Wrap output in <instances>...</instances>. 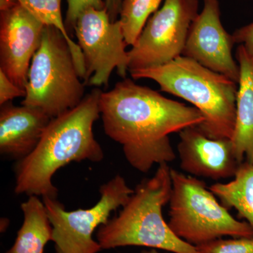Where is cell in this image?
Here are the masks:
<instances>
[{
  "label": "cell",
  "mask_w": 253,
  "mask_h": 253,
  "mask_svg": "<svg viewBox=\"0 0 253 253\" xmlns=\"http://www.w3.org/2000/svg\"><path fill=\"white\" fill-rule=\"evenodd\" d=\"M99 105L106 135L122 146L126 161L143 173L155 164L175 160L169 134L205 121L194 106L168 99L128 78L102 91Z\"/></svg>",
  "instance_id": "1"
},
{
  "label": "cell",
  "mask_w": 253,
  "mask_h": 253,
  "mask_svg": "<svg viewBox=\"0 0 253 253\" xmlns=\"http://www.w3.org/2000/svg\"><path fill=\"white\" fill-rule=\"evenodd\" d=\"M221 204L234 208L253 227V163H241L233 180L209 186Z\"/></svg>",
  "instance_id": "16"
},
{
  "label": "cell",
  "mask_w": 253,
  "mask_h": 253,
  "mask_svg": "<svg viewBox=\"0 0 253 253\" xmlns=\"http://www.w3.org/2000/svg\"><path fill=\"white\" fill-rule=\"evenodd\" d=\"M105 6L107 10L111 22L118 21V16L121 12L123 0H105Z\"/></svg>",
  "instance_id": "23"
},
{
  "label": "cell",
  "mask_w": 253,
  "mask_h": 253,
  "mask_svg": "<svg viewBox=\"0 0 253 253\" xmlns=\"http://www.w3.org/2000/svg\"><path fill=\"white\" fill-rule=\"evenodd\" d=\"M232 37L234 43L244 46L250 57L253 59V23L236 30Z\"/></svg>",
  "instance_id": "22"
},
{
  "label": "cell",
  "mask_w": 253,
  "mask_h": 253,
  "mask_svg": "<svg viewBox=\"0 0 253 253\" xmlns=\"http://www.w3.org/2000/svg\"><path fill=\"white\" fill-rule=\"evenodd\" d=\"M236 59L240 68V79L236 99L235 128L231 142L239 163H253V59L244 46L239 45Z\"/></svg>",
  "instance_id": "14"
},
{
  "label": "cell",
  "mask_w": 253,
  "mask_h": 253,
  "mask_svg": "<svg viewBox=\"0 0 253 253\" xmlns=\"http://www.w3.org/2000/svg\"><path fill=\"white\" fill-rule=\"evenodd\" d=\"M122 176L116 175L100 187V200L89 209L67 211L56 199L42 198L53 228L56 253H97L101 247L93 233L106 224L111 213L123 208L134 193Z\"/></svg>",
  "instance_id": "7"
},
{
  "label": "cell",
  "mask_w": 253,
  "mask_h": 253,
  "mask_svg": "<svg viewBox=\"0 0 253 253\" xmlns=\"http://www.w3.org/2000/svg\"><path fill=\"white\" fill-rule=\"evenodd\" d=\"M196 248L202 253H253V237L219 239Z\"/></svg>",
  "instance_id": "19"
},
{
  "label": "cell",
  "mask_w": 253,
  "mask_h": 253,
  "mask_svg": "<svg viewBox=\"0 0 253 253\" xmlns=\"http://www.w3.org/2000/svg\"><path fill=\"white\" fill-rule=\"evenodd\" d=\"M199 6V0H165L128 51L129 72L163 66L182 56Z\"/></svg>",
  "instance_id": "8"
},
{
  "label": "cell",
  "mask_w": 253,
  "mask_h": 253,
  "mask_svg": "<svg viewBox=\"0 0 253 253\" xmlns=\"http://www.w3.org/2000/svg\"><path fill=\"white\" fill-rule=\"evenodd\" d=\"M102 91L94 89L74 109L52 118L36 149L14 167L16 194L56 199L58 189L52 178L71 162H101L104 153L93 132L101 116Z\"/></svg>",
  "instance_id": "2"
},
{
  "label": "cell",
  "mask_w": 253,
  "mask_h": 253,
  "mask_svg": "<svg viewBox=\"0 0 253 253\" xmlns=\"http://www.w3.org/2000/svg\"><path fill=\"white\" fill-rule=\"evenodd\" d=\"M177 151L182 170L214 181L234 177L241 164L234 155L231 139L208 137L198 126H189L179 132Z\"/></svg>",
  "instance_id": "12"
},
{
  "label": "cell",
  "mask_w": 253,
  "mask_h": 253,
  "mask_svg": "<svg viewBox=\"0 0 253 253\" xmlns=\"http://www.w3.org/2000/svg\"><path fill=\"white\" fill-rule=\"evenodd\" d=\"M74 33L85 63L84 84L109 85L115 68L121 77L126 78L129 71L127 45L119 20L111 22L106 8L84 10L78 18Z\"/></svg>",
  "instance_id": "9"
},
{
  "label": "cell",
  "mask_w": 253,
  "mask_h": 253,
  "mask_svg": "<svg viewBox=\"0 0 253 253\" xmlns=\"http://www.w3.org/2000/svg\"><path fill=\"white\" fill-rule=\"evenodd\" d=\"M68 10L64 19L65 27L72 38L80 15L88 8L101 10L106 8L103 0H67Z\"/></svg>",
  "instance_id": "20"
},
{
  "label": "cell",
  "mask_w": 253,
  "mask_h": 253,
  "mask_svg": "<svg viewBox=\"0 0 253 253\" xmlns=\"http://www.w3.org/2000/svg\"><path fill=\"white\" fill-rule=\"evenodd\" d=\"M26 96V91L14 84L2 71L0 70V105L12 101L15 98Z\"/></svg>",
  "instance_id": "21"
},
{
  "label": "cell",
  "mask_w": 253,
  "mask_h": 253,
  "mask_svg": "<svg viewBox=\"0 0 253 253\" xmlns=\"http://www.w3.org/2000/svg\"><path fill=\"white\" fill-rule=\"evenodd\" d=\"M204 8L190 27L182 56L239 84L240 68L233 57L235 44L220 19L218 0H204Z\"/></svg>",
  "instance_id": "11"
},
{
  "label": "cell",
  "mask_w": 253,
  "mask_h": 253,
  "mask_svg": "<svg viewBox=\"0 0 253 253\" xmlns=\"http://www.w3.org/2000/svg\"><path fill=\"white\" fill-rule=\"evenodd\" d=\"M172 193L171 168L158 165L154 175L136 186L118 215L97 229L101 249L141 246L173 253H202L174 234L163 217Z\"/></svg>",
  "instance_id": "3"
},
{
  "label": "cell",
  "mask_w": 253,
  "mask_h": 253,
  "mask_svg": "<svg viewBox=\"0 0 253 253\" xmlns=\"http://www.w3.org/2000/svg\"><path fill=\"white\" fill-rule=\"evenodd\" d=\"M23 222L12 247L5 253H44L52 239L53 228L44 202L39 196H29L21 206Z\"/></svg>",
  "instance_id": "15"
},
{
  "label": "cell",
  "mask_w": 253,
  "mask_h": 253,
  "mask_svg": "<svg viewBox=\"0 0 253 253\" xmlns=\"http://www.w3.org/2000/svg\"><path fill=\"white\" fill-rule=\"evenodd\" d=\"M81 80L64 36L54 26H45L41 46L32 59L21 104L57 117L84 99Z\"/></svg>",
  "instance_id": "6"
},
{
  "label": "cell",
  "mask_w": 253,
  "mask_h": 253,
  "mask_svg": "<svg viewBox=\"0 0 253 253\" xmlns=\"http://www.w3.org/2000/svg\"><path fill=\"white\" fill-rule=\"evenodd\" d=\"M52 118L38 108L14 106L0 109V153L19 161L33 151Z\"/></svg>",
  "instance_id": "13"
},
{
  "label": "cell",
  "mask_w": 253,
  "mask_h": 253,
  "mask_svg": "<svg viewBox=\"0 0 253 253\" xmlns=\"http://www.w3.org/2000/svg\"><path fill=\"white\" fill-rule=\"evenodd\" d=\"M44 26L16 0H0V70L24 90Z\"/></svg>",
  "instance_id": "10"
},
{
  "label": "cell",
  "mask_w": 253,
  "mask_h": 253,
  "mask_svg": "<svg viewBox=\"0 0 253 253\" xmlns=\"http://www.w3.org/2000/svg\"><path fill=\"white\" fill-rule=\"evenodd\" d=\"M169 227L179 239L194 246L224 236L253 238V227L235 219L204 181L171 168Z\"/></svg>",
  "instance_id": "5"
},
{
  "label": "cell",
  "mask_w": 253,
  "mask_h": 253,
  "mask_svg": "<svg viewBox=\"0 0 253 253\" xmlns=\"http://www.w3.org/2000/svg\"><path fill=\"white\" fill-rule=\"evenodd\" d=\"M129 73L133 79L153 80L161 91L191 103L204 116L198 126L208 137L232 139L239 89L235 82L184 56Z\"/></svg>",
  "instance_id": "4"
},
{
  "label": "cell",
  "mask_w": 253,
  "mask_h": 253,
  "mask_svg": "<svg viewBox=\"0 0 253 253\" xmlns=\"http://www.w3.org/2000/svg\"><path fill=\"white\" fill-rule=\"evenodd\" d=\"M25 9L46 26H54L62 33L68 43L82 80L86 75L85 63L81 47L73 41L65 27L61 14V0H16Z\"/></svg>",
  "instance_id": "17"
},
{
  "label": "cell",
  "mask_w": 253,
  "mask_h": 253,
  "mask_svg": "<svg viewBox=\"0 0 253 253\" xmlns=\"http://www.w3.org/2000/svg\"><path fill=\"white\" fill-rule=\"evenodd\" d=\"M163 0H123L120 12L126 45L135 43L151 14L157 11Z\"/></svg>",
  "instance_id": "18"
},
{
  "label": "cell",
  "mask_w": 253,
  "mask_h": 253,
  "mask_svg": "<svg viewBox=\"0 0 253 253\" xmlns=\"http://www.w3.org/2000/svg\"><path fill=\"white\" fill-rule=\"evenodd\" d=\"M140 253H160L156 249L144 250Z\"/></svg>",
  "instance_id": "24"
}]
</instances>
